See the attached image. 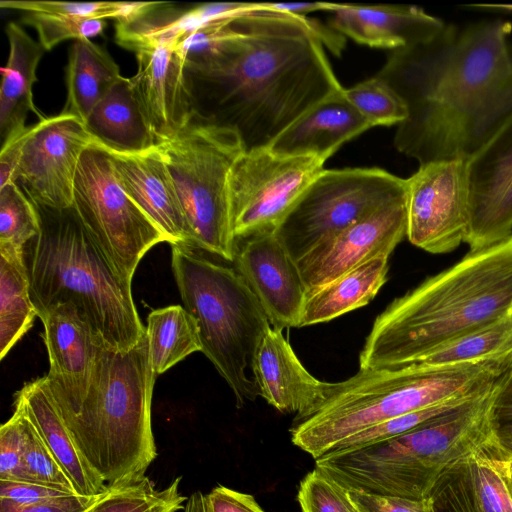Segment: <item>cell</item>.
<instances>
[{
  "label": "cell",
  "mask_w": 512,
  "mask_h": 512,
  "mask_svg": "<svg viewBox=\"0 0 512 512\" xmlns=\"http://www.w3.org/2000/svg\"><path fill=\"white\" fill-rule=\"evenodd\" d=\"M176 187L192 248L227 261L236 258L229 178L245 151L238 133L197 113L179 133L156 145Z\"/></svg>",
  "instance_id": "9"
},
{
  "label": "cell",
  "mask_w": 512,
  "mask_h": 512,
  "mask_svg": "<svg viewBox=\"0 0 512 512\" xmlns=\"http://www.w3.org/2000/svg\"><path fill=\"white\" fill-rule=\"evenodd\" d=\"M40 232L25 247L30 295L38 317L73 304L108 348L128 351L146 335L131 281L110 264L70 207H37Z\"/></svg>",
  "instance_id": "4"
},
{
  "label": "cell",
  "mask_w": 512,
  "mask_h": 512,
  "mask_svg": "<svg viewBox=\"0 0 512 512\" xmlns=\"http://www.w3.org/2000/svg\"><path fill=\"white\" fill-rule=\"evenodd\" d=\"M427 497L433 512H479L471 496L465 458L437 479Z\"/></svg>",
  "instance_id": "41"
},
{
  "label": "cell",
  "mask_w": 512,
  "mask_h": 512,
  "mask_svg": "<svg viewBox=\"0 0 512 512\" xmlns=\"http://www.w3.org/2000/svg\"><path fill=\"white\" fill-rule=\"evenodd\" d=\"M326 161L313 156H288L269 147L244 151L229 178V196L237 241L275 231Z\"/></svg>",
  "instance_id": "12"
},
{
  "label": "cell",
  "mask_w": 512,
  "mask_h": 512,
  "mask_svg": "<svg viewBox=\"0 0 512 512\" xmlns=\"http://www.w3.org/2000/svg\"><path fill=\"white\" fill-rule=\"evenodd\" d=\"M85 126L109 151L136 154L156 147V139L134 94L122 77L93 108Z\"/></svg>",
  "instance_id": "26"
},
{
  "label": "cell",
  "mask_w": 512,
  "mask_h": 512,
  "mask_svg": "<svg viewBox=\"0 0 512 512\" xmlns=\"http://www.w3.org/2000/svg\"><path fill=\"white\" fill-rule=\"evenodd\" d=\"M155 379L147 335L128 351L101 343L84 400L73 411L56 406L85 462L106 485L144 476L157 456Z\"/></svg>",
  "instance_id": "6"
},
{
  "label": "cell",
  "mask_w": 512,
  "mask_h": 512,
  "mask_svg": "<svg viewBox=\"0 0 512 512\" xmlns=\"http://www.w3.org/2000/svg\"><path fill=\"white\" fill-rule=\"evenodd\" d=\"M344 36L268 2L213 21L176 49L201 117L235 130L246 151L268 147L320 101L343 89L326 57Z\"/></svg>",
  "instance_id": "1"
},
{
  "label": "cell",
  "mask_w": 512,
  "mask_h": 512,
  "mask_svg": "<svg viewBox=\"0 0 512 512\" xmlns=\"http://www.w3.org/2000/svg\"><path fill=\"white\" fill-rule=\"evenodd\" d=\"M406 198V179L380 168L324 169L274 231L298 261L367 215Z\"/></svg>",
  "instance_id": "11"
},
{
  "label": "cell",
  "mask_w": 512,
  "mask_h": 512,
  "mask_svg": "<svg viewBox=\"0 0 512 512\" xmlns=\"http://www.w3.org/2000/svg\"><path fill=\"white\" fill-rule=\"evenodd\" d=\"M406 237L433 254L451 252L465 242L470 203L465 160L419 165L406 179Z\"/></svg>",
  "instance_id": "13"
},
{
  "label": "cell",
  "mask_w": 512,
  "mask_h": 512,
  "mask_svg": "<svg viewBox=\"0 0 512 512\" xmlns=\"http://www.w3.org/2000/svg\"><path fill=\"white\" fill-rule=\"evenodd\" d=\"M204 496L201 491L191 494L185 502L183 512H206Z\"/></svg>",
  "instance_id": "48"
},
{
  "label": "cell",
  "mask_w": 512,
  "mask_h": 512,
  "mask_svg": "<svg viewBox=\"0 0 512 512\" xmlns=\"http://www.w3.org/2000/svg\"><path fill=\"white\" fill-rule=\"evenodd\" d=\"M509 354H512V313L434 349L413 364L460 365Z\"/></svg>",
  "instance_id": "32"
},
{
  "label": "cell",
  "mask_w": 512,
  "mask_h": 512,
  "mask_svg": "<svg viewBox=\"0 0 512 512\" xmlns=\"http://www.w3.org/2000/svg\"><path fill=\"white\" fill-rule=\"evenodd\" d=\"M469 488L479 512H512L505 460L490 443L465 458Z\"/></svg>",
  "instance_id": "33"
},
{
  "label": "cell",
  "mask_w": 512,
  "mask_h": 512,
  "mask_svg": "<svg viewBox=\"0 0 512 512\" xmlns=\"http://www.w3.org/2000/svg\"><path fill=\"white\" fill-rule=\"evenodd\" d=\"M63 495L70 494L30 482L0 480V498L9 499L18 504H32Z\"/></svg>",
  "instance_id": "47"
},
{
  "label": "cell",
  "mask_w": 512,
  "mask_h": 512,
  "mask_svg": "<svg viewBox=\"0 0 512 512\" xmlns=\"http://www.w3.org/2000/svg\"><path fill=\"white\" fill-rule=\"evenodd\" d=\"M9 40V56L2 68L0 87V139L1 145L25 130L29 112L40 120L42 114L33 102V85L37 81L36 70L44 48L33 40L20 25H6Z\"/></svg>",
  "instance_id": "25"
},
{
  "label": "cell",
  "mask_w": 512,
  "mask_h": 512,
  "mask_svg": "<svg viewBox=\"0 0 512 512\" xmlns=\"http://www.w3.org/2000/svg\"><path fill=\"white\" fill-rule=\"evenodd\" d=\"M466 167L470 225L465 242L477 251L512 236V116Z\"/></svg>",
  "instance_id": "15"
},
{
  "label": "cell",
  "mask_w": 512,
  "mask_h": 512,
  "mask_svg": "<svg viewBox=\"0 0 512 512\" xmlns=\"http://www.w3.org/2000/svg\"><path fill=\"white\" fill-rule=\"evenodd\" d=\"M505 474L509 489L512 494V460L505 461Z\"/></svg>",
  "instance_id": "49"
},
{
  "label": "cell",
  "mask_w": 512,
  "mask_h": 512,
  "mask_svg": "<svg viewBox=\"0 0 512 512\" xmlns=\"http://www.w3.org/2000/svg\"><path fill=\"white\" fill-rule=\"evenodd\" d=\"M406 198L391 203L324 240L297 263L308 291L379 255H389L406 236Z\"/></svg>",
  "instance_id": "16"
},
{
  "label": "cell",
  "mask_w": 512,
  "mask_h": 512,
  "mask_svg": "<svg viewBox=\"0 0 512 512\" xmlns=\"http://www.w3.org/2000/svg\"><path fill=\"white\" fill-rule=\"evenodd\" d=\"M22 435V461L31 483L43 485L70 495H78L71 480L46 447L31 421L18 409Z\"/></svg>",
  "instance_id": "38"
},
{
  "label": "cell",
  "mask_w": 512,
  "mask_h": 512,
  "mask_svg": "<svg viewBox=\"0 0 512 512\" xmlns=\"http://www.w3.org/2000/svg\"><path fill=\"white\" fill-rule=\"evenodd\" d=\"M511 366L512 354L460 365L359 369L334 383L313 412L294 421L291 441L317 459L376 424L482 391Z\"/></svg>",
  "instance_id": "5"
},
{
  "label": "cell",
  "mask_w": 512,
  "mask_h": 512,
  "mask_svg": "<svg viewBox=\"0 0 512 512\" xmlns=\"http://www.w3.org/2000/svg\"><path fill=\"white\" fill-rule=\"evenodd\" d=\"M171 267L185 309L196 319L202 351L231 388L237 407L259 396L248 375L271 327L260 302L232 268L185 245H172Z\"/></svg>",
  "instance_id": "8"
},
{
  "label": "cell",
  "mask_w": 512,
  "mask_h": 512,
  "mask_svg": "<svg viewBox=\"0 0 512 512\" xmlns=\"http://www.w3.org/2000/svg\"><path fill=\"white\" fill-rule=\"evenodd\" d=\"M297 500L301 512H359L348 490L317 468L301 480Z\"/></svg>",
  "instance_id": "40"
},
{
  "label": "cell",
  "mask_w": 512,
  "mask_h": 512,
  "mask_svg": "<svg viewBox=\"0 0 512 512\" xmlns=\"http://www.w3.org/2000/svg\"><path fill=\"white\" fill-rule=\"evenodd\" d=\"M240 241L236 271L260 302L271 326L282 330L300 327L308 290L297 261L274 231Z\"/></svg>",
  "instance_id": "18"
},
{
  "label": "cell",
  "mask_w": 512,
  "mask_h": 512,
  "mask_svg": "<svg viewBox=\"0 0 512 512\" xmlns=\"http://www.w3.org/2000/svg\"><path fill=\"white\" fill-rule=\"evenodd\" d=\"M497 382L403 435L351 452H328L315 459V468L347 490L424 499L448 468L490 443L488 412Z\"/></svg>",
  "instance_id": "7"
},
{
  "label": "cell",
  "mask_w": 512,
  "mask_h": 512,
  "mask_svg": "<svg viewBox=\"0 0 512 512\" xmlns=\"http://www.w3.org/2000/svg\"><path fill=\"white\" fill-rule=\"evenodd\" d=\"M488 424L490 445L503 460H512V366L497 382Z\"/></svg>",
  "instance_id": "42"
},
{
  "label": "cell",
  "mask_w": 512,
  "mask_h": 512,
  "mask_svg": "<svg viewBox=\"0 0 512 512\" xmlns=\"http://www.w3.org/2000/svg\"><path fill=\"white\" fill-rule=\"evenodd\" d=\"M39 232L37 208L18 185L0 188V248L25 250Z\"/></svg>",
  "instance_id": "35"
},
{
  "label": "cell",
  "mask_w": 512,
  "mask_h": 512,
  "mask_svg": "<svg viewBox=\"0 0 512 512\" xmlns=\"http://www.w3.org/2000/svg\"><path fill=\"white\" fill-rule=\"evenodd\" d=\"M329 27L355 42L392 51L424 43L446 26L412 5H358L324 2Z\"/></svg>",
  "instance_id": "21"
},
{
  "label": "cell",
  "mask_w": 512,
  "mask_h": 512,
  "mask_svg": "<svg viewBox=\"0 0 512 512\" xmlns=\"http://www.w3.org/2000/svg\"><path fill=\"white\" fill-rule=\"evenodd\" d=\"M372 125L351 104L344 88L309 109L268 146L288 156H313L326 161L345 142Z\"/></svg>",
  "instance_id": "23"
},
{
  "label": "cell",
  "mask_w": 512,
  "mask_h": 512,
  "mask_svg": "<svg viewBox=\"0 0 512 512\" xmlns=\"http://www.w3.org/2000/svg\"><path fill=\"white\" fill-rule=\"evenodd\" d=\"M14 408L31 421L78 495L96 496L107 489L108 485L85 462L62 421L46 376L26 383L15 394Z\"/></svg>",
  "instance_id": "24"
},
{
  "label": "cell",
  "mask_w": 512,
  "mask_h": 512,
  "mask_svg": "<svg viewBox=\"0 0 512 512\" xmlns=\"http://www.w3.org/2000/svg\"><path fill=\"white\" fill-rule=\"evenodd\" d=\"M97 140L78 118L60 113L30 126L13 182L37 207H71L80 158Z\"/></svg>",
  "instance_id": "14"
},
{
  "label": "cell",
  "mask_w": 512,
  "mask_h": 512,
  "mask_svg": "<svg viewBox=\"0 0 512 512\" xmlns=\"http://www.w3.org/2000/svg\"><path fill=\"white\" fill-rule=\"evenodd\" d=\"M206 512H265L253 495L218 485L204 496Z\"/></svg>",
  "instance_id": "46"
},
{
  "label": "cell",
  "mask_w": 512,
  "mask_h": 512,
  "mask_svg": "<svg viewBox=\"0 0 512 512\" xmlns=\"http://www.w3.org/2000/svg\"><path fill=\"white\" fill-rule=\"evenodd\" d=\"M259 396L282 413H295L299 420L319 407L334 383L313 377L302 365L282 329L270 327L261 340L252 363Z\"/></svg>",
  "instance_id": "20"
},
{
  "label": "cell",
  "mask_w": 512,
  "mask_h": 512,
  "mask_svg": "<svg viewBox=\"0 0 512 512\" xmlns=\"http://www.w3.org/2000/svg\"><path fill=\"white\" fill-rule=\"evenodd\" d=\"M22 20L35 28L44 50H51L64 40L95 37L102 33L106 25L105 20L36 12H24Z\"/></svg>",
  "instance_id": "39"
},
{
  "label": "cell",
  "mask_w": 512,
  "mask_h": 512,
  "mask_svg": "<svg viewBox=\"0 0 512 512\" xmlns=\"http://www.w3.org/2000/svg\"><path fill=\"white\" fill-rule=\"evenodd\" d=\"M132 51L138 70L129 80L157 145L179 133L196 114L186 59L176 46L164 43Z\"/></svg>",
  "instance_id": "17"
},
{
  "label": "cell",
  "mask_w": 512,
  "mask_h": 512,
  "mask_svg": "<svg viewBox=\"0 0 512 512\" xmlns=\"http://www.w3.org/2000/svg\"><path fill=\"white\" fill-rule=\"evenodd\" d=\"M181 477L157 489L146 475L125 480L97 495L82 512H178L188 498L179 491Z\"/></svg>",
  "instance_id": "31"
},
{
  "label": "cell",
  "mask_w": 512,
  "mask_h": 512,
  "mask_svg": "<svg viewBox=\"0 0 512 512\" xmlns=\"http://www.w3.org/2000/svg\"><path fill=\"white\" fill-rule=\"evenodd\" d=\"M39 318L44 326L42 337L50 363L46 378L52 397L58 409L73 411L87 394L103 342L71 303L55 305Z\"/></svg>",
  "instance_id": "19"
},
{
  "label": "cell",
  "mask_w": 512,
  "mask_h": 512,
  "mask_svg": "<svg viewBox=\"0 0 512 512\" xmlns=\"http://www.w3.org/2000/svg\"><path fill=\"white\" fill-rule=\"evenodd\" d=\"M96 496L63 495L25 505L0 498V512H82Z\"/></svg>",
  "instance_id": "45"
},
{
  "label": "cell",
  "mask_w": 512,
  "mask_h": 512,
  "mask_svg": "<svg viewBox=\"0 0 512 512\" xmlns=\"http://www.w3.org/2000/svg\"><path fill=\"white\" fill-rule=\"evenodd\" d=\"M512 313V236L396 298L375 319L360 369H394Z\"/></svg>",
  "instance_id": "3"
},
{
  "label": "cell",
  "mask_w": 512,
  "mask_h": 512,
  "mask_svg": "<svg viewBox=\"0 0 512 512\" xmlns=\"http://www.w3.org/2000/svg\"><path fill=\"white\" fill-rule=\"evenodd\" d=\"M22 454L19 417L13 412L0 428V480L30 482L23 467Z\"/></svg>",
  "instance_id": "43"
},
{
  "label": "cell",
  "mask_w": 512,
  "mask_h": 512,
  "mask_svg": "<svg viewBox=\"0 0 512 512\" xmlns=\"http://www.w3.org/2000/svg\"><path fill=\"white\" fill-rule=\"evenodd\" d=\"M122 77L104 48L90 39L74 41L66 69L67 99L61 113L85 123L93 108Z\"/></svg>",
  "instance_id": "28"
},
{
  "label": "cell",
  "mask_w": 512,
  "mask_h": 512,
  "mask_svg": "<svg viewBox=\"0 0 512 512\" xmlns=\"http://www.w3.org/2000/svg\"><path fill=\"white\" fill-rule=\"evenodd\" d=\"M512 24L447 25L434 38L392 51L376 74L402 99L408 117L396 149L424 165L467 160L512 116Z\"/></svg>",
  "instance_id": "2"
},
{
  "label": "cell",
  "mask_w": 512,
  "mask_h": 512,
  "mask_svg": "<svg viewBox=\"0 0 512 512\" xmlns=\"http://www.w3.org/2000/svg\"><path fill=\"white\" fill-rule=\"evenodd\" d=\"M146 335L156 377L190 354L202 351L197 321L181 305L151 311L147 317Z\"/></svg>",
  "instance_id": "30"
},
{
  "label": "cell",
  "mask_w": 512,
  "mask_h": 512,
  "mask_svg": "<svg viewBox=\"0 0 512 512\" xmlns=\"http://www.w3.org/2000/svg\"><path fill=\"white\" fill-rule=\"evenodd\" d=\"M389 255H379L308 291L300 327L333 320L368 304L387 281Z\"/></svg>",
  "instance_id": "27"
},
{
  "label": "cell",
  "mask_w": 512,
  "mask_h": 512,
  "mask_svg": "<svg viewBox=\"0 0 512 512\" xmlns=\"http://www.w3.org/2000/svg\"><path fill=\"white\" fill-rule=\"evenodd\" d=\"M349 498L359 512H433L430 499L382 496L348 490Z\"/></svg>",
  "instance_id": "44"
},
{
  "label": "cell",
  "mask_w": 512,
  "mask_h": 512,
  "mask_svg": "<svg viewBox=\"0 0 512 512\" xmlns=\"http://www.w3.org/2000/svg\"><path fill=\"white\" fill-rule=\"evenodd\" d=\"M36 317L25 250L0 248V359L28 332Z\"/></svg>",
  "instance_id": "29"
},
{
  "label": "cell",
  "mask_w": 512,
  "mask_h": 512,
  "mask_svg": "<svg viewBox=\"0 0 512 512\" xmlns=\"http://www.w3.org/2000/svg\"><path fill=\"white\" fill-rule=\"evenodd\" d=\"M482 391L466 397L449 399L424 409L410 412L376 424L349 437L329 452H351L403 435L430 420L450 412Z\"/></svg>",
  "instance_id": "36"
},
{
  "label": "cell",
  "mask_w": 512,
  "mask_h": 512,
  "mask_svg": "<svg viewBox=\"0 0 512 512\" xmlns=\"http://www.w3.org/2000/svg\"><path fill=\"white\" fill-rule=\"evenodd\" d=\"M71 208L112 267L132 281L143 256L165 234L121 186L109 151L94 143L83 152Z\"/></svg>",
  "instance_id": "10"
},
{
  "label": "cell",
  "mask_w": 512,
  "mask_h": 512,
  "mask_svg": "<svg viewBox=\"0 0 512 512\" xmlns=\"http://www.w3.org/2000/svg\"><path fill=\"white\" fill-rule=\"evenodd\" d=\"M160 2H65V1H17L2 0V8L23 12L59 14L83 19L131 22L154 10Z\"/></svg>",
  "instance_id": "34"
},
{
  "label": "cell",
  "mask_w": 512,
  "mask_h": 512,
  "mask_svg": "<svg viewBox=\"0 0 512 512\" xmlns=\"http://www.w3.org/2000/svg\"><path fill=\"white\" fill-rule=\"evenodd\" d=\"M109 153L121 186L165 234L168 243L192 248L180 198L157 147L136 154Z\"/></svg>",
  "instance_id": "22"
},
{
  "label": "cell",
  "mask_w": 512,
  "mask_h": 512,
  "mask_svg": "<svg viewBox=\"0 0 512 512\" xmlns=\"http://www.w3.org/2000/svg\"><path fill=\"white\" fill-rule=\"evenodd\" d=\"M344 94L372 127L398 126L408 117L407 107L399 95L376 75L344 88Z\"/></svg>",
  "instance_id": "37"
}]
</instances>
